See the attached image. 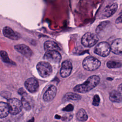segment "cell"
<instances>
[{
	"mask_svg": "<svg viewBox=\"0 0 122 122\" xmlns=\"http://www.w3.org/2000/svg\"><path fill=\"white\" fill-rule=\"evenodd\" d=\"M76 118L78 120L84 122L87 120L88 116L85 111L83 109H80L77 113Z\"/></svg>",
	"mask_w": 122,
	"mask_h": 122,
	"instance_id": "d6986e66",
	"label": "cell"
},
{
	"mask_svg": "<svg viewBox=\"0 0 122 122\" xmlns=\"http://www.w3.org/2000/svg\"><path fill=\"white\" fill-rule=\"evenodd\" d=\"M39 75L42 78H47L51 75L52 71L51 65L46 61L39 62L36 66Z\"/></svg>",
	"mask_w": 122,
	"mask_h": 122,
	"instance_id": "3957f363",
	"label": "cell"
},
{
	"mask_svg": "<svg viewBox=\"0 0 122 122\" xmlns=\"http://www.w3.org/2000/svg\"></svg>",
	"mask_w": 122,
	"mask_h": 122,
	"instance_id": "4dcf8cb0",
	"label": "cell"
},
{
	"mask_svg": "<svg viewBox=\"0 0 122 122\" xmlns=\"http://www.w3.org/2000/svg\"><path fill=\"white\" fill-rule=\"evenodd\" d=\"M82 66L86 70L93 71L100 67L101 62L99 60L93 56H88L84 59Z\"/></svg>",
	"mask_w": 122,
	"mask_h": 122,
	"instance_id": "7a4b0ae2",
	"label": "cell"
},
{
	"mask_svg": "<svg viewBox=\"0 0 122 122\" xmlns=\"http://www.w3.org/2000/svg\"><path fill=\"white\" fill-rule=\"evenodd\" d=\"M55 118L56 119H61V116H60V115H58V114H56V115L55 116Z\"/></svg>",
	"mask_w": 122,
	"mask_h": 122,
	"instance_id": "83f0119b",
	"label": "cell"
},
{
	"mask_svg": "<svg viewBox=\"0 0 122 122\" xmlns=\"http://www.w3.org/2000/svg\"><path fill=\"white\" fill-rule=\"evenodd\" d=\"M98 40L96 35L91 32H87L82 37L81 41L83 46L91 47L96 44Z\"/></svg>",
	"mask_w": 122,
	"mask_h": 122,
	"instance_id": "5b68a950",
	"label": "cell"
},
{
	"mask_svg": "<svg viewBox=\"0 0 122 122\" xmlns=\"http://www.w3.org/2000/svg\"><path fill=\"white\" fill-rule=\"evenodd\" d=\"M18 93H19L21 95H24V94H27V93H26L25 91L22 88H20V89H19V90H18Z\"/></svg>",
	"mask_w": 122,
	"mask_h": 122,
	"instance_id": "484cf974",
	"label": "cell"
},
{
	"mask_svg": "<svg viewBox=\"0 0 122 122\" xmlns=\"http://www.w3.org/2000/svg\"><path fill=\"white\" fill-rule=\"evenodd\" d=\"M44 50L46 51H56L60 50V49L57 44L54 41H46L44 44Z\"/></svg>",
	"mask_w": 122,
	"mask_h": 122,
	"instance_id": "9a60e30c",
	"label": "cell"
},
{
	"mask_svg": "<svg viewBox=\"0 0 122 122\" xmlns=\"http://www.w3.org/2000/svg\"><path fill=\"white\" fill-rule=\"evenodd\" d=\"M106 65L109 68H118L121 67L122 63L119 61H110L107 62Z\"/></svg>",
	"mask_w": 122,
	"mask_h": 122,
	"instance_id": "ffe728a7",
	"label": "cell"
},
{
	"mask_svg": "<svg viewBox=\"0 0 122 122\" xmlns=\"http://www.w3.org/2000/svg\"><path fill=\"white\" fill-rule=\"evenodd\" d=\"M0 56L3 61L6 63H11V64H14V62H13L9 58L8 55L7 53L4 51H0Z\"/></svg>",
	"mask_w": 122,
	"mask_h": 122,
	"instance_id": "44dd1931",
	"label": "cell"
},
{
	"mask_svg": "<svg viewBox=\"0 0 122 122\" xmlns=\"http://www.w3.org/2000/svg\"><path fill=\"white\" fill-rule=\"evenodd\" d=\"M14 48L17 51L20 53L26 58H30L33 54V52L31 50L28 46L24 44L16 45L14 46Z\"/></svg>",
	"mask_w": 122,
	"mask_h": 122,
	"instance_id": "30bf717a",
	"label": "cell"
},
{
	"mask_svg": "<svg viewBox=\"0 0 122 122\" xmlns=\"http://www.w3.org/2000/svg\"><path fill=\"white\" fill-rule=\"evenodd\" d=\"M57 89L54 85L51 86L44 93L43 98L45 102H50L52 101L56 96Z\"/></svg>",
	"mask_w": 122,
	"mask_h": 122,
	"instance_id": "4fadbf2b",
	"label": "cell"
},
{
	"mask_svg": "<svg viewBox=\"0 0 122 122\" xmlns=\"http://www.w3.org/2000/svg\"><path fill=\"white\" fill-rule=\"evenodd\" d=\"M72 66L71 63L69 61H63L60 70V75L63 78L69 76L72 71Z\"/></svg>",
	"mask_w": 122,
	"mask_h": 122,
	"instance_id": "9c48e42d",
	"label": "cell"
},
{
	"mask_svg": "<svg viewBox=\"0 0 122 122\" xmlns=\"http://www.w3.org/2000/svg\"><path fill=\"white\" fill-rule=\"evenodd\" d=\"M2 122H10V121H9L8 120H6V121H3Z\"/></svg>",
	"mask_w": 122,
	"mask_h": 122,
	"instance_id": "f546056e",
	"label": "cell"
},
{
	"mask_svg": "<svg viewBox=\"0 0 122 122\" xmlns=\"http://www.w3.org/2000/svg\"><path fill=\"white\" fill-rule=\"evenodd\" d=\"M94 51L96 54L100 56L106 57L109 54L111 51L110 45L107 42H101L95 46Z\"/></svg>",
	"mask_w": 122,
	"mask_h": 122,
	"instance_id": "8992f818",
	"label": "cell"
},
{
	"mask_svg": "<svg viewBox=\"0 0 122 122\" xmlns=\"http://www.w3.org/2000/svg\"><path fill=\"white\" fill-rule=\"evenodd\" d=\"M81 99V96L76 93L68 92L64 95L63 99L65 101H66L70 100L76 101V100H79Z\"/></svg>",
	"mask_w": 122,
	"mask_h": 122,
	"instance_id": "ac0fdd59",
	"label": "cell"
},
{
	"mask_svg": "<svg viewBox=\"0 0 122 122\" xmlns=\"http://www.w3.org/2000/svg\"><path fill=\"white\" fill-rule=\"evenodd\" d=\"M73 110V106L71 104H69L67 105L65 107L62 109V111H65V112H71V111H72Z\"/></svg>",
	"mask_w": 122,
	"mask_h": 122,
	"instance_id": "d4e9b609",
	"label": "cell"
},
{
	"mask_svg": "<svg viewBox=\"0 0 122 122\" xmlns=\"http://www.w3.org/2000/svg\"><path fill=\"white\" fill-rule=\"evenodd\" d=\"M117 4L113 3L112 4L107 6L103 11V15L104 17L108 18L112 16L116 11L117 9Z\"/></svg>",
	"mask_w": 122,
	"mask_h": 122,
	"instance_id": "5bb4252c",
	"label": "cell"
},
{
	"mask_svg": "<svg viewBox=\"0 0 122 122\" xmlns=\"http://www.w3.org/2000/svg\"><path fill=\"white\" fill-rule=\"evenodd\" d=\"M24 85L27 89L30 92L33 93L37 91L39 88V83L34 78H30L25 82Z\"/></svg>",
	"mask_w": 122,
	"mask_h": 122,
	"instance_id": "ba28073f",
	"label": "cell"
},
{
	"mask_svg": "<svg viewBox=\"0 0 122 122\" xmlns=\"http://www.w3.org/2000/svg\"><path fill=\"white\" fill-rule=\"evenodd\" d=\"M100 77L97 75L89 77L83 83L76 85L73 89L75 92L80 93H86L96 87L100 82Z\"/></svg>",
	"mask_w": 122,
	"mask_h": 122,
	"instance_id": "6da1fadb",
	"label": "cell"
},
{
	"mask_svg": "<svg viewBox=\"0 0 122 122\" xmlns=\"http://www.w3.org/2000/svg\"><path fill=\"white\" fill-rule=\"evenodd\" d=\"M3 35L10 39L17 40L20 38V35L18 32L14 31L9 27H5L3 29Z\"/></svg>",
	"mask_w": 122,
	"mask_h": 122,
	"instance_id": "7c38bea8",
	"label": "cell"
},
{
	"mask_svg": "<svg viewBox=\"0 0 122 122\" xmlns=\"http://www.w3.org/2000/svg\"><path fill=\"white\" fill-rule=\"evenodd\" d=\"M9 112L13 115H16L20 112L22 106L21 101L17 98H11L8 100Z\"/></svg>",
	"mask_w": 122,
	"mask_h": 122,
	"instance_id": "277c9868",
	"label": "cell"
},
{
	"mask_svg": "<svg viewBox=\"0 0 122 122\" xmlns=\"http://www.w3.org/2000/svg\"><path fill=\"white\" fill-rule=\"evenodd\" d=\"M27 122H34V118L33 117L31 119L28 121Z\"/></svg>",
	"mask_w": 122,
	"mask_h": 122,
	"instance_id": "f1b7e54d",
	"label": "cell"
},
{
	"mask_svg": "<svg viewBox=\"0 0 122 122\" xmlns=\"http://www.w3.org/2000/svg\"><path fill=\"white\" fill-rule=\"evenodd\" d=\"M109 99L110 101H111L112 102H121L122 98L121 92L116 90H113L110 93Z\"/></svg>",
	"mask_w": 122,
	"mask_h": 122,
	"instance_id": "2e32d148",
	"label": "cell"
},
{
	"mask_svg": "<svg viewBox=\"0 0 122 122\" xmlns=\"http://www.w3.org/2000/svg\"><path fill=\"white\" fill-rule=\"evenodd\" d=\"M43 58L45 60L50 62L58 63L61 61V56L59 51H46Z\"/></svg>",
	"mask_w": 122,
	"mask_h": 122,
	"instance_id": "52a82bcc",
	"label": "cell"
},
{
	"mask_svg": "<svg viewBox=\"0 0 122 122\" xmlns=\"http://www.w3.org/2000/svg\"><path fill=\"white\" fill-rule=\"evenodd\" d=\"M21 102L22 107L26 110L30 111L31 109V106H30L29 102L24 97H22L21 98Z\"/></svg>",
	"mask_w": 122,
	"mask_h": 122,
	"instance_id": "7402d4cb",
	"label": "cell"
},
{
	"mask_svg": "<svg viewBox=\"0 0 122 122\" xmlns=\"http://www.w3.org/2000/svg\"><path fill=\"white\" fill-rule=\"evenodd\" d=\"M73 115L71 113H66L62 117H61V119L64 121H68L71 119Z\"/></svg>",
	"mask_w": 122,
	"mask_h": 122,
	"instance_id": "cb8c5ba5",
	"label": "cell"
},
{
	"mask_svg": "<svg viewBox=\"0 0 122 122\" xmlns=\"http://www.w3.org/2000/svg\"><path fill=\"white\" fill-rule=\"evenodd\" d=\"M122 22V16L121 15L119 17H118L117 19V20H116V23H121Z\"/></svg>",
	"mask_w": 122,
	"mask_h": 122,
	"instance_id": "4316f807",
	"label": "cell"
},
{
	"mask_svg": "<svg viewBox=\"0 0 122 122\" xmlns=\"http://www.w3.org/2000/svg\"><path fill=\"white\" fill-rule=\"evenodd\" d=\"M9 112L8 104L4 102H0V118L6 117Z\"/></svg>",
	"mask_w": 122,
	"mask_h": 122,
	"instance_id": "e0dca14e",
	"label": "cell"
},
{
	"mask_svg": "<svg viewBox=\"0 0 122 122\" xmlns=\"http://www.w3.org/2000/svg\"><path fill=\"white\" fill-rule=\"evenodd\" d=\"M111 51L114 53L121 55L122 53V40L121 38L115 39L110 46Z\"/></svg>",
	"mask_w": 122,
	"mask_h": 122,
	"instance_id": "8fae6325",
	"label": "cell"
},
{
	"mask_svg": "<svg viewBox=\"0 0 122 122\" xmlns=\"http://www.w3.org/2000/svg\"><path fill=\"white\" fill-rule=\"evenodd\" d=\"M100 101V99L99 96L98 95H95L93 97L92 104L94 106H97L99 105Z\"/></svg>",
	"mask_w": 122,
	"mask_h": 122,
	"instance_id": "603a6c76",
	"label": "cell"
}]
</instances>
